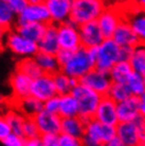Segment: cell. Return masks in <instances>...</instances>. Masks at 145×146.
<instances>
[{
  "instance_id": "obj_1",
  "label": "cell",
  "mask_w": 145,
  "mask_h": 146,
  "mask_svg": "<svg viewBox=\"0 0 145 146\" xmlns=\"http://www.w3.org/2000/svg\"><path fill=\"white\" fill-rule=\"evenodd\" d=\"M95 57L96 47L90 49L80 47L72 52L71 57L65 65L61 67V70L69 76L80 80L89 71L95 68Z\"/></svg>"
},
{
  "instance_id": "obj_2",
  "label": "cell",
  "mask_w": 145,
  "mask_h": 146,
  "mask_svg": "<svg viewBox=\"0 0 145 146\" xmlns=\"http://www.w3.org/2000/svg\"><path fill=\"white\" fill-rule=\"evenodd\" d=\"M116 135V126L104 124L92 117L86 123L85 133L82 138V145L107 146Z\"/></svg>"
},
{
  "instance_id": "obj_3",
  "label": "cell",
  "mask_w": 145,
  "mask_h": 146,
  "mask_svg": "<svg viewBox=\"0 0 145 146\" xmlns=\"http://www.w3.org/2000/svg\"><path fill=\"white\" fill-rule=\"evenodd\" d=\"M71 93L74 95V98L78 103V108H80L78 115L86 121L94 117L95 110L98 108L103 95L92 90L91 88L80 82H78L77 85L73 88Z\"/></svg>"
},
{
  "instance_id": "obj_4",
  "label": "cell",
  "mask_w": 145,
  "mask_h": 146,
  "mask_svg": "<svg viewBox=\"0 0 145 146\" xmlns=\"http://www.w3.org/2000/svg\"><path fill=\"white\" fill-rule=\"evenodd\" d=\"M106 7V0H73L70 19L78 26L98 20Z\"/></svg>"
},
{
  "instance_id": "obj_5",
  "label": "cell",
  "mask_w": 145,
  "mask_h": 146,
  "mask_svg": "<svg viewBox=\"0 0 145 146\" xmlns=\"http://www.w3.org/2000/svg\"><path fill=\"white\" fill-rule=\"evenodd\" d=\"M4 47L7 48L19 58L34 57L39 52L37 42L22 36L15 29L7 31L4 39Z\"/></svg>"
},
{
  "instance_id": "obj_6",
  "label": "cell",
  "mask_w": 145,
  "mask_h": 146,
  "mask_svg": "<svg viewBox=\"0 0 145 146\" xmlns=\"http://www.w3.org/2000/svg\"><path fill=\"white\" fill-rule=\"evenodd\" d=\"M121 60V47L112 38H105L98 47H96L95 68L109 72L110 69Z\"/></svg>"
},
{
  "instance_id": "obj_7",
  "label": "cell",
  "mask_w": 145,
  "mask_h": 146,
  "mask_svg": "<svg viewBox=\"0 0 145 146\" xmlns=\"http://www.w3.org/2000/svg\"><path fill=\"white\" fill-rule=\"evenodd\" d=\"M57 36L61 49L75 51L83 47L80 41V26L71 19L57 25Z\"/></svg>"
},
{
  "instance_id": "obj_8",
  "label": "cell",
  "mask_w": 145,
  "mask_h": 146,
  "mask_svg": "<svg viewBox=\"0 0 145 146\" xmlns=\"http://www.w3.org/2000/svg\"><path fill=\"white\" fill-rule=\"evenodd\" d=\"M116 135L121 140L122 146L143 145L144 137L134 120L120 122L116 125Z\"/></svg>"
},
{
  "instance_id": "obj_9",
  "label": "cell",
  "mask_w": 145,
  "mask_h": 146,
  "mask_svg": "<svg viewBox=\"0 0 145 146\" xmlns=\"http://www.w3.org/2000/svg\"><path fill=\"white\" fill-rule=\"evenodd\" d=\"M124 19V12L119 7H107L98 18V23L105 38H111L116 29Z\"/></svg>"
},
{
  "instance_id": "obj_10",
  "label": "cell",
  "mask_w": 145,
  "mask_h": 146,
  "mask_svg": "<svg viewBox=\"0 0 145 146\" xmlns=\"http://www.w3.org/2000/svg\"><path fill=\"white\" fill-rule=\"evenodd\" d=\"M80 82L101 95H107L110 86L112 84V80L110 77L109 72L102 71L96 68L89 71L85 76L80 78Z\"/></svg>"
},
{
  "instance_id": "obj_11",
  "label": "cell",
  "mask_w": 145,
  "mask_h": 146,
  "mask_svg": "<svg viewBox=\"0 0 145 146\" xmlns=\"http://www.w3.org/2000/svg\"><path fill=\"white\" fill-rule=\"evenodd\" d=\"M31 95L41 102H46L47 100L58 95L53 80V75L44 73L40 76L34 78L31 86Z\"/></svg>"
},
{
  "instance_id": "obj_12",
  "label": "cell",
  "mask_w": 145,
  "mask_h": 146,
  "mask_svg": "<svg viewBox=\"0 0 145 146\" xmlns=\"http://www.w3.org/2000/svg\"><path fill=\"white\" fill-rule=\"evenodd\" d=\"M25 22H39L49 25L51 22V16L47 5L45 3L28 4V7L17 16L16 25Z\"/></svg>"
},
{
  "instance_id": "obj_13",
  "label": "cell",
  "mask_w": 145,
  "mask_h": 146,
  "mask_svg": "<svg viewBox=\"0 0 145 146\" xmlns=\"http://www.w3.org/2000/svg\"><path fill=\"white\" fill-rule=\"evenodd\" d=\"M37 127L39 129L40 135L44 133H56L62 132V119L58 113L49 112L43 109L33 117Z\"/></svg>"
},
{
  "instance_id": "obj_14",
  "label": "cell",
  "mask_w": 145,
  "mask_h": 146,
  "mask_svg": "<svg viewBox=\"0 0 145 146\" xmlns=\"http://www.w3.org/2000/svg\"><path fill=\"white\" fill-rule=\"evenodd\" d=\"M93 119L104 124L116 126L120 123L118 117L116 102H114L111 98H109L108 95H103L101 102L95 110Z\"/></svg>"
},
{
  "instance_id": "obj_15",
  "label": "cell",
  "mask_w": 145,
  "mask_h": 146,
  "mask_svg": "<svg viewBox=\"0 0 145 146\" xmlns=\"http://www.w3.org/2000/svg\"><path fill=\"white\" fill-rule=\"evenodd\" d=\"M80 35L82 46L87 49L98 47L104 41L105 36L96 20L83 23L80 26Z\"/></svg>"
},
{
  "instance_id": "obj_16",
  "label": "cell",
  "mask_w": 145,
  "mask_h": 146,
  "mask_svg": "<svg viewBox=\"0 0 145 146\" xmlns=\"http://www.w3.org/2000/svg\"><path fill=\"white\" fill-rule=\"evenodd\" d=\"M33 78L25 73L15 70L10 77V86L12 88V102L31 95V86Z\"/></svg>"
},
{
  "instance_id": "obj_17",
  "label": "cell",
  "mask_w": 145,
  "mask_h": 146,
  "mask_svg": "<svg viewBox=\"0 0 145 146\" xmlns=\"http://www.w3.org/2000/svg\"><path fill=\"white\" fill-rule=\"evenodd\" d=\"M51 16V22L61 25L71 18L73 0H45Z\"/></svg>"
},
{
  "instance_id": "obj_18",
  "label": "cell",
  "mask_w": 145,
  "mask_h": 146,
  "mask_svg": "<svg viewBox=\"0 0 145 146\" xmlns=\"http://www.w3.org/2000/svg\"><path fill=\"white\" fill-rule=\"evenodd\" d=\"M120 47H129L134 48L140 44V39L137 36L130 23L124 18L120 22V25L116 29L112 37H111Z\"/></svg>"
},
{
  "instance_id": "obj_19",
  "label": "cell",
  "mask_w": 145,
  "mask_h": 146,
  "mask_svg": "<svg viewBox=\"0 0 145 146\" xmlns=\"http://www.w3.org/2000/svg\"><path fill=\"white\" fill-rule=\"evenodd\" d=\"M118 117L120 122H128L140 115V98L130 95L122 102L116 103Z\"/></svg>"
},
{
  "instance_id": "obj_20",
  "label": "cell",
  "mask_w": 145,
  "mask_h": 146,
  "mask_svg": "<svg viewBox=\"0 0 145 146\" xmlns=\"http://www.w3.org/2000/svg\"><path fill=\"white\" fill-rule=\"evenodd\" d=\"M37 44L40 52L56 54L61 49L57 36V25L50 22L47 26V30L41 37V39Z\"/></svg>"
},
{
  "instance_id": "obj_21",
  "label": "cell",
  "mask_w": 145,
  "mask_h": 146,
  "mask_svg": "<svg viewBox=\"0 0 145 146\" xmlns=\"http://www.w3.org/2000/svg\"><path fill=\"white\" fill-rule=\"evenodd\" d=\"M124 18L130 23L140 42L145 44V11L130 7V10L124 11Z\"/></svg>"
},
{
  "instance_id": "obj_22",
  "label": "cell",
  "mask_w": 145,
  "mask_h": 146,
  "mask_svg": "<svg viewBox=\"0 0 145 146\" xmlns=\"http://www.w3.org/2000/svg\"><path fill=\"white\" fill-rule=\"evenodd\" d=\"M10 105L17 108L27 117H34L39 111L44 109V102L34 98L33 95H29L18 101L11 102Z\"/></svg>"
},
{
  "instance_id": "obj_23",
  "label": "cell",
  "mask_w": 145,
  "mask_h": 146,
  "mask_svg": "<svg viewBox=\"0 0 145 146\" xmlns=\"http://www.w3.org/2000/svg\"><path fill=\"white\" fill-rule=\"evenodd\" d=\"M47 26L48 25L39 22H25V23H17L14 29L19 34H21L22 36L27 37L35 42H38L46 32Z\"/></svg>"
},
{
  "instance_id": "obj_24",
  "label": "cell",
  "mask_w": 145,
  "mask_h": 146,
  "mask_svg": "<svg viewBox=\"0 0 145 146\" xmlns=\"http://www.w3.org/2000/svg\"><path fill=\"white\" fill-rule=\"evenodd\" d=\"M87 121L84 120L80 115L62 119V132L76 137L78 139L83 138L86 129Z\"/></svg>"
},
{
  "instance_id": "obj_25",
  "label": "cell",
  "mask_w": 145,
  "mask_h": 146,
  "mask_svg": "<svg viewBox=\"0 0 145 146\" xmlns=\"http://www.w3.org/2000/svg\"><path fill=\"white\" fill-rule=\"evenodd\" d=\"M58 114L62 117H76L80 114L78 103L72 93L59 95V109Z\"/></svg>"
},
{
  "instance_id": "obj_26",
  "label": "cell",
  "mask_w": 145,
  "mask_h": 146,
  "mask_svg": "<svg viewBox=\"0 0 145 146\" xmlns=\"http://www.w3.org/2000/svg\"><path fill=\"white\" fill-rule=\"evenodd\" d=\"M53 80H54L55 88H56V91H57L58 95H64V94L71 93L72 89L80 82V80H76V78H73V77L69 76L68 74L63 72L62 70H59L58 72L53 74Z\"/></svg>"
},
{
  "instance_id": "obj_27",
  "label": "cell",
  "mask_w": 145,
  "mask_h": 146,
  "mask_svg": "<svg viewBox=\"0 0 145 146\" xmlns=\"http://www.w3.org/2000/svg\"><path fill=\"white\" fill-rule=\"evenodd\" d=\"M37 64L39 65L40 69L46 74L53 75L54 73L58 72L61 70V65L57 60V57L55 54L45 53V52H38L35 56Z\"/></svg>"
},
{
  "instance_id": "obj_28",
  "label": "cell",
  "mask_w": 145,
  "mask_h": 146,
  "mask_svg": "<svg viewBox=\"0 0 145 146\" xmlns=\"http://www.w3.org/2000/svg\"><path fill=\"white\" fill-rule=\"evenodd\" d=\"M134 69L129 60H120L110 69L109 74L112 83H126Z\"/></svg>"
},
{
  "instance_id": "obj_29",
  "label": "cell",
  "mask_w": 145,
  "mask_h": 146,
  "mask_svg": "<svg viewBox=\"0 0 145 146\" xmlns=\"http://www.w3.org/2000/svg\"><path fill=\"white\" fill-rule=\"evenodd\" d=\"M4 117H7V122L11 126L12 131L14 133L22 135V128H23V124H25V121L27 119L25 114L20 112L14 106L10 105V107L4 112Z\"/></svg>"
},
{
  "instance_id": "obj_30",
  "label": "cell",
  "mask_w": 145,
  "mask_h": 146,
  "mask_svg": "<svg viewBox=\"0 0 145 146\" xmlns=\"http://www.w3.org/2000/svg\"><path fill=\"white\" fill-rule=\"evenodd\" d=\"M17 16L5 0L0 1V26L5 30L14 29L17 22Z\"/></svg>"
},
{
  "instance_id": "obj_31",
  "label": "cell",
  "mask_w": 145,
  "mask_h": 146,
  "mask_svg": "<svg viewBox=\"0 0 145 146\" xmlns=\"http://www.w3.org/2000/svg\"><path fill=\"white\" fill-rule=\"evenodd\" d=\"M16 69L21 71V72L25 73L27 75H29L31 78H36V77L40 76L41 74H44L43 70L40 69L39 65L37 64L35 57H25V58H20Z\"/></svg>"
},
{
  "instance_id": "obj_32",
  "label": "cell",
  "mask_w": 145,
  "mask_h": 146,
  "mask_svg": "<svg viewBox=\"0 0 145 146\" xmlns=\"http://www.w3.org/2000/svg\"><path fill=\"white\" fill-rule=\"evenodd\" d=\"M129 62L134 71L145 75V44L140 42L132 49Z\"/></svg>"
},
{
  "instance_id": "obj_33",
  "label": "cell",
  "mask_w": 145,
  "mask_h": 146,
  "mask_svg": "<svg viewBox=\"0 0 145 146\" xmlns=\"http://www.w3.org/2000/svg\"><path fill=\"white\" fill-rule=\"evenodd\" d=\"M127 87L129 88L131 94L136 96H141L145 92V82H144V75L139 72L132 71L130 76L128 77L126 82Z\"/></svg>"
},
{
  "instance_id": "obj_34",
  "label": "cell",
  "mask_w": 145,
  "mask_h": 146,
  "mask_svg": "<svg viewBox=\"0 0 145 146\" xmlns=\"http://www.w3.org/2000/svg\"><path fill=\"white\" fill-rule=\"evenodd\" d=\"M107 95L109 98H111L114 102L119 103L126 100L127 98H129L132 94H131L129 88L127 87L126 83H112Z\"/></svg>"
},
{
  "instance_id": "obj_35",
  "label": "cell",
  "mask_w": 145,
  "mask_h": 146,
  "mask_svg": "<svg viewBox=\"0 0 145 146\" xmlns=\"http://www.w3.org/2000/svg\"><path fill=\"white\" fill-rule=\"evenodd\" d=\"M22 135L25 139H30V138H34V137H39L40 132L39 129L37 127L36 123L33 117H27L23 124L22 128Z\"/></svg>"
},
{
  "instance_id": "obj_36",
  "label": "cell",
  "mask_w": 145,
  "mask_h": 146,
  "mask_svg": "<svg viewBox=\"0 0 145 146\" xmlns=\"http://www.w3.org/2000/svg\"><path fill=\"white\" fill-rule=\"evenodd\" d=\"M2 144L5 146H25V138L23 135H17L12 132L7 135V138L2 141Z\"/></svg>"
},
{
  "instance_id": "obj_37",
  "label": "cell",
  "mask_w": 145,
  "mask_h": 146,
  "mask_svg": "<svg viewBox=\"0 0 145 146\" xmlns=\"http://www.w3.org/2000/svg\"><path fill=\"white\" fill-rule=\"evenodd\" d=\"M82 145V139H78L76 137L71 135H67L64 132L59 133V146H80Z\"/></svg>"
},
{
  "instance_id": "obj_38",
  "label": "cell",
  "mask_w": 145,
  "mask_h": 146,
  "mask_svg": "<svg viewBox=\"0 0 145 146\" xmlns=\"http://www.w3.org/2000/svg\"><path fill=\"white\" fill-rule=\"evenodd\" d=\"M43 146H59V135L56 133H44L40 135Z\"/></svg>"
},
{
  "instance_id": "obj_39",
  "label": "cell",
  "mask_w": 145,
  "mask_h": 146,
  "mask_svg": "<svg viewBox=\"0 0 145 146\" xmlns=\"http://www.w3.org/2000/svg\"><path fill=\"white\" fill-rule=\"evenodd\" d=\"M12 128L4 114H0V142H2L7 135L12 133Z\"/></svg>"
},
{
  "instance_id": "obj_40",
  "label": "cell",
  "mask_w": 145,
  "mask_h": 146,
  "mask_svg": "<svg viewBox=\"0 0 145 146\" xmlns=\"http://www.w3.org/2000/svg\"><path fill=\"white\" fill-rule=\"evenodd\" d=\"M44 109L52 113H58L59 109V95H55L53 98L44 102Z\"/></svg>"
},
{
  "instance_id": "obj_41",
  "label": "cell",
  "mask_w": 145,
  "mask_h": 146,
  "mask_svg": "<svg viewBox=\"0 0 145 146\" xmlns=\"http://www.w3.org/2000/svg\"><path fill=\"white\" fill-rule=\"evenodd\" d=\"M7 2L17 15L20 14L29 4L28 0H7Z\"/></svg>"
},
{
  "instance_id": "obj_42",
  "label": "cell",
  "mask_w": 145,
  "mask_h": 146,
  "mask_svg": "<svg viewBox=\"0 0 145 146\" xmlns=\"http://www.w3.org/2000/svg\"><path fill=\"white\" fill-rule=\"evenodd\" d=\"M72 52L73 51H69V50H66V49H59L58 52L56 53V57H57V60L59 62V65L61 67L63 65H65L66 62H68V59L71 57V55H72Z\"/></svg>"
},
{
  "instance_id": "obj_43",
  "label": "cell",
  "mask_w": 145,
  "mask_h": 146,
  "mask_svg": "<svg viewBox=\"0 0 145 146\" xmlns=\"http://www.w3.org/2000/svg\"><path fill=\"white\" fill-rule=\"evenodd\" d=\"M132 49L129 47H121V60H129L132 54Z\"/></svg>"
},
{
  "instance_id": "obj_44",
  "label": "cell",
  "mask_w": 145,
  "mask_h": 146,
  "mask_svg": "<svg viewBox=\"0 0 145 146\" xmlns=\"http://www.w3.org/2000/svg\"><path fill=\"white\" fill-rule=\"evenodd\" d=\"M25 146H43L41 144V139L39 137H34L30 139H25Z\"/></svg>"
},
{
  "instance_id": "obj_45",
  "label": "cell",
  "mask_w": 145,
  "mask_h": 146,
  "mask_svg": "<svg viewBox=\"0 0 145 146\" xmlns=\"http://www.w3.org/2000/svg\"><path fill=\"white\" fill-rule=\"evenodd\" d=\"M9 107H10V103L5 100V98L0 94V114H4Z\"/></svg>"
},
{
  "instance_id": "obj_46",
  "label": "cell",
  "mask_w": 145,
  "mask_h": 146,
  "mask_svg": "<svg viewBox=\"0 0 145 146\" xmlns=\"http://www.w3.org/2000/svg\"><path fill=\"white\" fill-rule=\"evenodd\" d=\"M129 1H130V7L145 11V0H129Z\"/></svg>"
},
{
  "instance_id": "obj_47",
  "label": "cell",
  "mask_w": 145,
  "mask_h": 146,
  "mask_svg": "<svg viewBox=\"0 0 145 146\" xmlns=\"http://www.w3.org/2000/svg\"><path fill=\"white\" fill-rule=\"evenodd\" d=\"M7 33V30H5L3 27L0 26V50L4 47V39H5Z\"/></svg>"
},
{
  "instance_id": "obj_48",
  "label": "cell",
  "mask_w": 145,
  "mask_h": 146,
  "mask_svg": "<svg viewBox=\"0 0 145 146\" xmlns=\"http://www.w3.org/2000/svg\"><path fill=\"white\" fill-rule=\"evenodd\" d=\"M107 146H122V143H121V140L119 139V137L116 135V137L108 143Z\"/></svg>"
},
{
  "instance_id": "obj_49",
  "label": "cell",
  "mask_w": 145,
  "mask_h": 146,
  "mask_svg": "<svg viewBox=\"0 0 145 146\" xmlns=\"http://www.w3.org/2000/svg\"><path fill=\"white\" fill-rule=\"evenodd\" d=\"M140 114L145 117V103L140 102Z\"/></svg>"
},
{
  "instance_id": "obj_50",
  "label": "cell",
  "mask_w": 145,
  "mask_h": 146,
  "mask_svg": "<svg viewBox=\"0 0 145 146\" xmlns=\"http://www.w3.org/2000/svg\"><path fill=\"white\" fill-rule=\"evenodd\" d=\"M29 3L31 4H38V3H44L45 0H28Z\"/></svg>"
},
{
  "instance_id": "obj_51",
  "label": "cell",
  "mask_w": 145,
  "mask_h": 146,
  "mask_svg": "<svg viewBox=\"0 0 145 146\" xmlns=\"http://www.w3.org/2000/svg\"><path fill=\"white\" fill-rule=\"evenodd\" d=\"M140 102H142V103H145V92L143 93V94L140 96Z\"/></svg>"
},
{
  "instance_id": "obj_52",
  "label": "cell",
  "mask_w": 145,
  "mask_h": 146,
  "mask_svg": "<svg viewBox=\"0 0 145 146\" xmlns=\"http://www.w3.org/2000/svg\"><path fill=\"white\" fill-rule=\"evenodd\" d=\"M143 145H145V139H144V141H143Z\"/></svg>"
},
{
  "instance_id": "obj_53",
  "label": "cell",
  "mask_w": 145,
  "mask_h": 146,
  "mask_svg": "<svg viewBox=\"0 0 145 146\" xmlns=\"http://www.w3.org/2000/svg\"><path fill=\"white\" fill-rule=\"evenodd\" d=\"M144 82H145V75H144Z\"/></svg>"
},
{
  "instance_id": "obj_54",
  "label": "cell",
  "mask_w": 145,
  "mask_h": 146,
  "mask_svg": "<svg viewBox=\"0 0 145 146\" xmlns=\"http://www.w3.org/2000/svg\"><path fill=\"white\" fill-rule=\"evenodd\" d=\"M5 1H7V0H5Z\"/></svg>"
},
{
  "instance_id": "obj_55",
  "label": "cell",
  "mask_w": 145,
  "mask_h": 146,
  "mask_svg": "<svg viewBox=\"0 0 145 146\" xmlns=\"http://www.w3.org/2000/svg\"><path fill=\"white\" fill-rule=\"evenodd\" d=\"M0 1H1V0H0Z\"/></svg>"
}]
</instances>
